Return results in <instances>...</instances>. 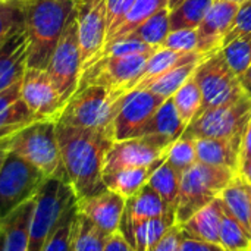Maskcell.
Returning a JSON list of instances; mask_svg holds the SVG:
<instances>
[{"label":"cell","instance_id":"1","mask_svg":"<svg viewBox=\"0 0 251 251\" xmlns=\"http://www.w3.org/2000/svg\"><path fill=\"white\" fill-rule=\"evenodd\" d=\"M56 135L68 184L75 199L103 191L104 157L115 138L112 134L56 122Z\"/></svg>","mask_w":251,"mask_h":251},{"label":"cell","instance_id":"2","mask_svg":"<svg viewBox=\"0 0 251 251\" xmlns=\"http://www.w3.org/2000/svg\"><path fill=\"white\" fill-rule=\"evenodd\" d=\"M28 40V68L46 69L63 31L75 15V0H22Z\"/></svg>","mask_w":251,"mask_h":251},{"label":"cell","instance_id":"3","mask_svg":"<svg viewBox=\"0 0 251 251\" xmlns=\"http://www.w3.org/2000/svg\"><path fill=\"white\" fill-rule=\"evenodd\" d=\"M0 149L37 168L46 179H60L68 184L56 135V121H34L12 135L1 138Z\"/></svg>","mask_w":251,"mask_h":251},{"label":"cell","instance_id":"4","mask_svg":"<svg viewBox=\"0 0 251 251\" xmlns=\"http://www.w3.org/2000/svg\"><path fill=\"white\" fill-rule=\"evenodd\" d=\"M125 94V91H110L101 85L78 88L56 122L113 135V124Z\"/></svg>","mask_w":251,"mask_h":251},{"label":"cell","instance_id":"5","mask_svg":"<svg viewBox=\"0 0 251 251\" xmlns=\"http://www.w3.org/2000/svg\"><path fill=\"white\" fill-rule=\"evenodd\" d=\"M235 174L231 169L194 163L181 175L179 199L176 204V224L182 225L196 212L221 197L222 191L234 181Z\"/></svg>","mask_w":251,"mask_h":251},{"label":"cell","instance_id":"6","mask_svg":"<svg viewBox=\"0 0 251 251\" xmlns=\"http://www.w3.org/2000/svg\"><path fill=\"white\" fill-rule=\"evenodd\" d=\"M34 201L26 251H43L63 212L76 199L69 184L60 179H47L34 197Z\"/></svg>","mask_w":251,"mask_h":251},{"label":"cell","instance_id":"7","mask_svg":"<svg viewBox=\"0 0 251 251\" xmlns=\"http://www.w3.org/2000/svg\"><path fill=\"white\" fill-rule=\"evenodd\" d=\"M46 181L37 168L7 151L0 166V222L34 199Z\"/></svg>","mask_w":251,"mask_h":251},{"label":"cell","instance_id":"8","mask_svg":"<svg viewBox=\"0 0 251 251\" xmlns=\"http://www.w3.org/2000/svg\"><path fill=\"white\" fill-rule=\"evenodd\" d=\"M193 76L203 94L201 110L232 104L246 97L238 75L231 69L221 50L203 59Z\"/></svg>","mask_w":251,"mask_h":251},{"label":"cell","instance_id":"9","mask_svg":"<svg viewBox=\"0 0 251 251\" xmlns=\"http://www.w3.org/2000/svg\"><path fill=\"white\" fill-rule=\"evenodd\" d=\"M151 54H124L96 57L82 72L78 88L101 85L110 91H131Z\"/></svg>","mask_w":251,"mask_h":251},{"label":"cell","instance_id":"10","mask_svg":"<svg viewBox=\"0 0 251 251\" xmlns=\"http://www.w3.org/2000/svg\"><path fill=\"white\" fill-rule=\"evenodd\" d=\"M251 119V99L243 97L237 103L200 110L187 125L182 137L199 138H229L247 129Z\"/></svg>","mask_w":251,"mask_h":251},{"label":"cell","instance_id":"11","mask_svg":"<svg viewBox=\"0 0 251 251\" xmlns=\"http://www.w3.org/2000/svg\"><path fill=\"white\" fill-rule=\"evenodd\" d=\"M46 72L57 87L63 101L66 103L78 90L82 72V57L78 40V26L75 15L63 31L57 46L54 47Z\"/></svg>","mask_w":251,"mask_h":251},{"label":"cell","instance_id":"12","mask_svg":"<svg viewBox=\"0 0 251 251\" xmlns=\"http://www.w3.org/2000/svg\"><path fill=\"white\" fill-rule=\"evenodd\" d=\"M172 143L174 141L157 135L113 141L104 157L103 176L122 169L151 166L166 156Z\"/></svg>","mask_w":251,"mask_h":251},{"label":"cell","instance_id":"13","mask_svg":"<svg viewBox=\"0 0 251 251\" xmlns=\"http://www.w3.org/2000/svg\"><path fill=\"white\" fill-rule=\"evenodd\" d=\"M82 69L101 51L107 35V0H75Z\"/></svg>","mask_w":251,"mask_h":251},{"label":"cell","instance_id":"14","mask_svg":"<svg viewBox=\"0 0 251 251\" xmlns=\"http://www.w3.org/2000/svg\"><path fill=\"white\" fill-rule=\"evenodd\" d=\"M21 97L37 121H57L65 101L46 69L26 68L21 79Z\"/></svg>","mask_w":251,"mask_h":251},{"label":"cell","instance_id":"15","mask_svg":"<svg viewBox=\"0 0 251 251\" xmlns=\"http://www.w3.org/2000/svg\"><path fill=\"white\" fill-rule=\"evenodd\" d=\"M165 100L166 99L154 94L147 88H135L128 91L113 124L115 141L137 137L140 129L149 122V119Z\"/></svg>","mask_w":251,"mask_h":251},{"label":"cell","instance_id":"16","mask_svg":"<svg viewBox=\"0 0 251 251\" xmlns=\"http://www.w3.org/2000/svg\"><path fill=\"white\" fill-rule=\"evenodd\" d=\"M126 199L104 188L103 191L75 201L76 212L91 221L107 237L118 232Z\"/></svg>","mask_w":251,"mask_h":251},{"label":"cell","instance_id":"17","mask_svg":"<svg viewBox=\"0 0 251 251\" xmlns=\"http://www.w3.org/2000/svg\"><path fill=\"white\" fill-rule=\"evenodd\" d=\"M240 4L215 0L201 24L197 26V51L207 57L222 49Z\"/></svg>","mask_w":251,"mask_h":251},{"label":"cell","instance_id":"18","mask_svg":"<svg viewBox=\"0 0 251 251\" xmlns=\"http://www.w3.org/2000/svg\"><path fill=\"white\" fill-rule=\"evenodd\" d=\"M246 132V131H244ZM244 132L229 138H199L196 141L197 160L206 165L240 172L241 144Z\"/></svg>","mask_w":251,"mask_h":251},{"label":"cell","instance_id":"19","mask_svg":"<svg viewBox=\"0 0 251 251\" xmlns=\"http://www.w3.org/2000/svg\"><path fill=\"white\" fill-rule=\"evenodd\" d=\"M28 40L22 29L16 31L0 47V91L22 79L28 68Z\"/></svg>","mask_w":251,"mask_h":251},{"label":"cell","instance_id":"20","mask_svg":"<svg viewBox=\"0 0 251 251\" xmlns=\"http://www.w3.org/2000/svg\"><path fill=\"white\" fill-rule=\"evenodd\" d=\"M35 116L21 97V81L0 91V140L32 124Z\"/></svg>","mask_w":251,"mask_h":251},{"label":"cell","instance_id":"21","mask_svg":"<svg viewBox=\"0 0 251 251\" xmlns=\"http://www.w3.org/2000/svg\"><path fill=\"white\" fill-rule=\"evenodd\" d=\"M175 224V213H166L149 221L121 224L119 232L135 251H150Z\"/></svg>","mask_w":251,"mask_h":251},{"label":"cell","instance_id":"22","mask_svg":"<svg viewBox=\"0 0 251 251\" xmlns=\"http://www.w3.org/2000/svg\"><path fill=\"white\" fill-rule=\"evenodd\" d=\"M224 201L221 197L196 212L187 222L181 225L182 231L191 237H196L203 241L219 244L221 225L224 218Z\"/></svg>","mask_w":251,"mask_h":251},{"label":"cell","instance_id":"23","mask_svg":"<svg viewBox=\"0 0 251 251\" xmlns=\"http://www.w3.org/2000/svg\"><path fill=\"white\" fill-rule=\"evenodd\" d=\"M34 204L35 201L31 199L0 222V231L3 234V251H26Z\"/></svg>","mask_w":251,"mask_h":251},{"label":"cell","instance_id":"24","mask_svg":"<svg viewBox=\"0 0 251 251\" xmlns=\"http://www.w3.org/2000/svg\"><path fill=\"white\" fill-rule=\"evenodd\" d=\"M166 213H175V212L168 210L159 194L149 184H146L137 194L126 199L121 224L149 221V219L160 218Z\"/></svg>","mask_w":251,"mask_h":251},{"label":"cell","instance_id":"25","mask_svg":"<svg viewBox=\"0 0 251 251\" xmlns=\"http://www.w3.org/2000/svg\"><path fill=\"white\" fill-rule=\"evenodd\" d=\"M187 124L179 116L172 97L166 99L160 107L154 112V115L149 119V122L140 129L137 137L144 135H157L168 138L171 141H176L182 137Z\"/></svg>","mask_w":251,"mask_h":251},{"label":"cell","instance_id":"26","mask_svg":"<svg viewBox=\"0 0 251 251\" xmlns=\"http://www.w3.org/2000/svg\"><path fill=\"white\" fill-rule=\"evenodd\" d=\"M203 59H206V57L201 56L199 51L188 53L179 63H176L172 69H169L168 72H165L163 75H160L154 81H151L146 88L153 91L154 94L163 97V99L172 97L178 91V88L188 78H191V75L194 74L197 65Z\"/></svg>","mask_w":251,"mask_h":251},{"label":"cell","instance_id":"27","mask_svg":"<svg viewBox=\"0 0 251 251\" xmlns=\"http://www.w3.org/2000/svg\"><path fill=\"white\" fill-rule=\"evenodd\" d=\"M221 199L229 213L240 222L251 238V185L240 175L222 191Z\"/></svg>","mask_w":251,"mask_h":251},{"label":"cell","instance_id":"28","mask_svg":"<svg viewBox=\"0 0 251 251\" xmlns=\"http://www.w3.org/2000/svg\"><path fill=\"white\" fill-rule=\"evenodd\" d=\"M147 184L159 194L168 210L176 212L179 188H181V174L169 165L166 156L157 163Z\"/></svg>","mask_w":251,"mask_h":251},{"label":"cell","instance_id":"29","mask_svg":"<svg viewBox=\"0 0 251 251\" xmlns=\"http://www.w3.org/2000/svg\"><path fill=\"white\" fill-rule=\"evenodd\" d=\"M159 162H156L151 166H146V168H129V169H122V171L113 172L110 175H104L103 176L104 187L107 190L115 191L116 194L122 196L124 199H129L134 194H137L147 184L151 172L154 171V168L157 166Z\"/></svg>","mask_w":251,"mask_h":251},{"label":"cell","instance_id":"30","mask_svg":"<svg viewBox=\"0 0 251 251\" xmlns=\"http://www.w3.org/2000/svg\"><path fill=\"white\" fill-rule=\"evenodd\" d=\"M169 7V0H135L131 10L121 22V25L106 38V43L121 40L140 26L146 19L153 16L156 12ZM104 43V44H106Z\"/></svg>","mask_w":251,"mask_h":251},{"label":"cell","instance_id":"31","mask_svg":"<svg viewBox=\"0 0 251 251\" xmlns=\"http://www.w3.org/2000/svg\"><path fill=\"white\" fill-rule=\"evenodd\" d=\"M171 32L169 24V7L156 12L153 16L146 19L140 26H137L132 32H129L124 38H132L143 41L154 49H160L162 43Z\"/></svg>","mask_w":251,"mask_h":251},{"label":"cell","instance_id":"32","mask_svg":"<svg viewBox=\"0 0 251 251\" xmlns=\"http://www.w3.org/2000/svg\"><path fill=\"white\" fill-rule=\"evenodd\" d=\"M187 54L188 53H178V51H174V50H168V49H157L147 59L141 75L134 82L132 90L146 88L151 81H154L156 78H159L160 75H163L165 72L172 69L176 63H179Z\"/></svg>","mask_w":251,"mask_h":251},{"label":"cell","instance_id":"33","mask_svg":"<svg viewBox=\"0 0 251 251\" xmlns=\"http://www.w3.org/2000/svg\"><path fill=\"white\" fill-rule=\"evenodd\" d=\"M215 0H184L175 9L169 10L171 31L197 28L204 19Z\"/></svg>","mask_w":251,"mask_h":251},{"label":"cell","instance_id":"34","mask_svg":"<svg viewBox=\"0 0 251 251\" xmlns=\"http://www.w3.org/2000/svg\"><path fill=\"white\" fill-rule=\"evenodd\" d=\"M172 100L179 116L187 125L199 115L203 107V94L193 75L178 88L172 96Z\"/></svg>","mask_w":251,"mask_h":251},{"label":"cell","instance_id":"35","mask_svg":"<svg viewBox=\"0 0 251 251\" xmlns=\"http://www.w3.org/2000/svg\"><path fill=\"white\" fill-rule=\"evenodd\" d=\"M107 235L76 212L71 251H103Z\"/></svg>","mask_w":251,"mask_h":251},{"label":"cell","instance_id":"36","mask_svg":"<svg viewBox=\"0 0 251 251\" xmlns=\"http://www.w3.org/2000/svg\"><path fill=\"white\" fill-rule=\"evenodd\" d=\"M219 246L225 251H251L250 235L226 207L224 209Z\"/></svg>","mask_w":251,"mask_h":251},{"label":"cell","instance_id":"37","mask_svg":"<svg viewBox=\"0 0 251 251\" xmlns=\"http://www.w3.org/2000/svg\"><path fill=\"white\" fill-rule=\"evenodd\" d=\"M75 219H76V206L75 203H72L63 212L54 232L51 234L50 240L44 246L43 251H71Z\"/></svg>","mask_w":251,"mask_h":251},{"label":"cell","instance_id":"38","mask_svg":"<svg viewBox=\"0 0 251 251\" xmlns=\"http://www.w3.org/2000/svg\"><path fill=\"white\" fill-rule=\"evenodd\" d=\"M231 69L240 76L251 65V34L240 35L221 49Z\"/></svg>","mask_w":251,"mask_h":251},{"label":"cell","instance_id":"39","mask_svg":"<svg viewBox=\"0 0 251 251\" xmlns=\"http://www.w3.org/2000/svg\"><path fill=\"white\" fill-rule=\"evenodd\" d=\"M22 28V0H0V47Z\"/></svg>","mask_w":251,"mask_h":251},{"label":"cell","instance_id":"40","mask_svg":"<svg viewBox=\"0 0 251 251\" xmlns=\"http://www.w3.org/2000/svg\"><path fill=\"white\" fill-rule=\"evenodd\" d=\"M166 160L175 171H178L182 175L188 168L199 162L196 141L184 137L178 138L171 144L169 150L166 151Z\"/></svg>","mask_w":251,"mask_h":251},{"label":"cell","instance_id":"41","mask_svg":"<svg viewBox=\"0 0 251 251\" xmlns=\"http://www.w3.org/2000/svg\"><path fill=\"white\" fill-rule=\"evenodd\" d=\"M160 49H168L178 53L197 51V28L171 31L162 43Z\"/></svg>","mask_w":251,"mask_h":251},{"label":"cell","instance_id":"42","mask_svg":"<svg viewBox=\"0 0 251 251\" xmlns=\"http://www.w3.org/2000/svg\"><path fill=\"white\" fill-rule=\"evenodd\" d=\"M246 34H251V0H246L240 4L237 15L234 18L232 26L229 32L226 34L222 47L228 44L229 41H232L234 38L240 35H246Z\"/></svg>","mask_w":251,"mask_h":251},{"label":"cell","instance_id":"43","mask_svg":"<svg viewBox=\"0 0 251 251\" xmlns=\"http://www.w3.org/2000/svg\"><path fill=\"white\" fill-rule=\"evenodd\" d=\"M135 0H107V35L121 25Z\"/></svg>","mask_w":251,"mask_h":251},{"label":"cell","instance_id":"44","mask_svg":"<svg viewBox=\"0 0 251 251\" xmlns=\"http://www.w3.org/2000/svg\"><path fill=\"white\" fill-rule=\"evenodd\" d=\"M179 251H225L219 244L209 243L199 240L196 237L188 235L181 228V241H179Z\"/></svg>","mask_w":251,"mask_h":251},{"label":"cell","instance_id":"45","mask_svg":"<svg viewBox=\"0 0 251 251\" xmlns=\"http://www.w3.org/2000/svg\"><path fill=\"white\" fill-rule=\"evenodd\" d=\"M181 225L175 224L150 251H179Z\"/></svg>","mask_w":251,"mask_h":251},{"label":"cell","instance_id":"46","mask_svg":"<svg viewBox=\"0 0 251 251\" xmlns=\"http://www.w3.org/2000/svg\"><path fill=\"white\" fill-rule=\"evenodd\" d=\"M103 251H135L132 246L125 240V237L118 231L107 237Z\"/></svg>","mask_w":251,"mask_h":251},{"label":"cell","instance_id":"47","mask_svg":"<svg viewBox=\"0 0 251 251\" xmlns=\"http://www.w3.org/2000/svg\"><path fill=\"white\" fill-rule=\"evenodd\" d=\"M251 160V119L247 125V129L243 137V144H241V159H240V166L241 163Z\"/></svg>","mask_w":251,"mask_h":251},{"label":"cell","instance_id":"48","mask_svg":"<svg viewBox=\"0 0 251 251\" xmlns=\"http://www.w3.org/2000/svg\"><path fill=\"white\" fill-rule=\"evenodd\" d=\"M238 78H240V84L243 87L244 94L251 99V65L247 68V71L244 74H241Z\"/></svg>","mask_w":251,"mask_h":251},{"label":"cell","instance_id":"49","mask_svg":"<svg viewBox=\"0 0 251 251\" xmlns=\"http://www.w3.org/2000/svg\"><path fill=\"white\" fill-rule=\"evenodd\" d=\"M238 175H240L247 184H250L251 185V160H247V162L241 163Z\"/></svg>","mask_w":251,"mask_h":251},{"label":"cell","instance_id":"50","mask_svg":"<svg viewBox=\"0 0 251 251\" xmlns=\"http://www.w3.org/2000/svg\"><path fill=\"white\" fill-rule=\"evenodd\" d=\"M184 0H169V10H172V9H175L178 4H181Z\"/></svg>","mask_w":251,"mask_h":251},{"label":"cell","instance_id":"51","mask_svg":"<svg viewBox=\"0 0 251 251\" xmlns=\"http://www.w3.org/2000/svg\"><path fill=\"white\" fill-rule=\"evenodd\" d=\"M6 154H7V151H4V150H1V149H0V166H1V163H3V160H4V157H6Z\"/></svg>","mask_w":251,"mask_h":251},{"label":"cell","instance_id":"52","mask_svg":"<svg viewBox=\"0 0 251 251\" xmlns=\"http://www.w3.org/2000/svg\"><path fill=\"white\" fill-rule=\"evenodd\" d=\"M221 1H231V3H237V4H241L243 1H246V0H221Z\"/></svg>","mask_w":251,"mask_h":251},{"label":"cell","instance_id":"53","mask_svg":"<svg viewBox=\"0 0 251 251\" xmlns=\"http://www.w3.org/2000/svg\"><path fill=\"white\" fill-rule=\"evenodd\" d=\"M0 251H3V234L0 231Z\"/></svg>","mask_w":251,"mask_h":251}]
</instances>
